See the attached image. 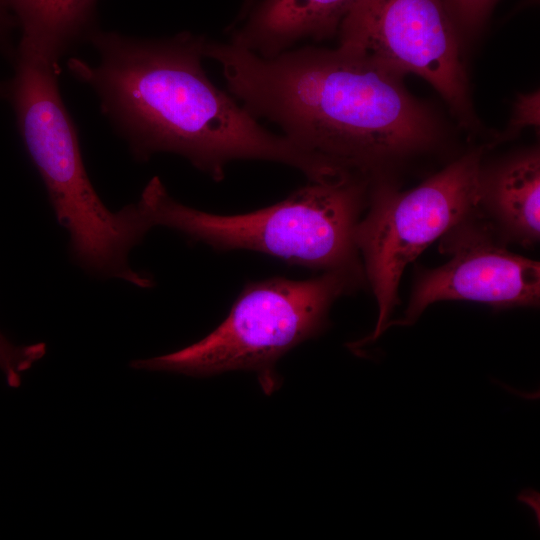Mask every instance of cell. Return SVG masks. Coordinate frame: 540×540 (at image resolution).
Listing matches in <instances>:
<instances>
[{"label": "cell", "mask_w": 540, "mask_h": 540, "mask_svg": "<svg viewBox=\"0 0 540 540\" xmlns=\"http://www.w3.org/2000/svg\"><path fill=\"white\" fill-rule=\"evenodd\" d=\"M203 53L228 92L313 155L330 180L399 184L402 172L448 148L445 124L410 94L405 75L361 52L304 46L262 57L206 39Z\"/></svg>", "instance_id": "1"}, {"label": "cell", "mask_w": 540, "mask_h": 540, "mask_svg": "<svg viewBox=\"0 0 540 540\" xmlns=\"http://www.w3.org/2000/svg\"><path fill=\"white\" fill-rule=\"evenodd\" d=\"M87 40L98 63L71 57L67 68L96 92L102 113L138 161L173 153L222 181L230 163L260 160L295 168L311 182L325 179L313 155L264 128L209 79L202 65L206 37L181 32L142 39L93 29Z\"/></svg>", "instance_id": "2"}, {"label": "cell", "mask_w": 540, "mask_h": 540, "mask_svg": "<svg viewBox=\"0 0 540 540\" xmlns=\"http://www.w3.org/2000/svg\"><path fill=\"white\" fill-rule=\"evenodd\" d=\"M8 95L27 153L58 223L69 233L74 263L91 276L118 278L140 288L151 278L131 268L128 255L152 228L138 203L110 211L92 186L75 124L58 85L59 67L17 48Z\"/></svg>", "instance_id": "3"}, {"label": "cell", "mask_w": 540, "mask_h": 540, "mask_svg": "<svg viewBox=\"0 0 540 540\" xmlns=\"http://www.w3.org/2000/svg\"><path fill=\"white\" fill-rule=\"evenodd\" d=\"M369 190L368 182L353 177L309 181L274 205L219 215L176 201L154 176L138 203L152 228L176 230L216 250H251L323 272L365 277L355 230L367 208Z\"/></svg>", "instance_id": "4"}, {"label": "cell", "mask_w": 540, "mask_h": 540, "mask_svg": "<svg viewBox=\"0 0 540 540\" xmlns=\"http://www.w3.org/2000/svg\"><path fill=\"white\" fill-rule=\"evenodd\" d=\"M365 277L325 271L307 280L273 277L247 284L228 316L203 339L180 350L130 362L133 369L210 377L255 372L267 395L280 386L276 363L328 325L332 304L359 288Z\"/></svg>", "instance_id": "5"}, {"label": "cell", "mask_w": 540, "mask_h": 540, "mask_svg": "<svg viewBox=\"0 0 540 540\" xmlns=\"http://www.w3.org/2000/svg\"><path fill=\"white\" fill-rule=\"evenodd\" d=\"M488 150L487 143L465 150L410 190L395 183L370 187L355 243L378 316L374 330L349 345L353 352L387 329L406 266L477 209L479 172Z\"/></svg>", "instance_id": "6"}, {"label": "cell", "mask_w": 540, "mask_h": 540, "mask_svg": "<svg viewBox=\"0 0 540 540\" xmlns=\"http://www.w3.org/2000/svg\"><path fill=\"white\" fill-rule=\"evenodd\" d=\"M459 31L445 0H357L338 29L339 44L403 75L425 79L459 125L480 128L461 58Z\"/></svg>", "instance_id": "7"}, {"label": "cell", "mask_w": 540, "mask_h": 540, "mask_svg": "<svg viewBox=\"0 0 540 540\" xmlns=\"http://www.w3.org/2000/svg\"><path fill=\"white\" fill-rule=\"evenodd\" d=\"M440 250L450 260L418 273L401 319L387 325L414 324L431 304L468 300L497 309L536 307L540 300V264L506 248L476 209L442 236Z\"/></svg>", "instance_id": "8"}, {"label": "cell", "mask_w": 540, "mask_h": 540, "mask_svg": "<svg viewBox=\"0 0 540 540\" xmlns=\"http://www.w3.org/2000/svg\"><path fill=\"white\" fill-rule=\"evenodd\" d=\"M540 153L538 147L481 164L479 214L505 244L533 246L540 237Z\"/></svg>", "instance_id": "9"}, {"label": "cell", "mask_w": 540, "mask_h": 540, "mask_svg": "<svg viewBox=\"0 0 540 540\" xmlns=\"http://www.w3.org/2000/svg\"><path fill=\"white\" fill-rule=\"evenodd\" d=\"M357 0H263L229 42L262 57H273L299 41H322L338 33Z\"/></svg>", "instance_id": "10"}, {"label": "cell", "mask_w": 540, "mask_h": 540, "mask_svg": "<svg viewBox=\"0 0 540 540\" xmlns=\"http://www.w3.org/2000/svg\"><path fill=\"white\" fill-rule=\"evenodd\" d=\"M2 1L21 28L18 48L52 62L93 30L96 0Z\"/></svg>", "instance_id": "11"}, {"label": "cell", "mask_w": 540, "mask_h": 540, "mask_svg": "<svg viewBox=\"0 0 540 540\" xmlns=\"http://www.w3.org/2000/svg\"><path fill=\"white\" fill-rule=\"evenodd\" d=\"M46 353L43 342L29 345H15L0 332V369L9 387L21 384V373L28 370Z\"/></svg>", "instance_id": "12"}, {"label": "cell", "mask_w": 540, "mask_h": 540, "mask_svg": "<svg viewBox=\"0 0 540 540\" xmlns=\"http://www.w3.org/2000/svg\"><path fill=\"white\" fill-rule=\"evenodd\" d=\"M539 112L540 98L538 90L519 94L514 102L512 114L506 128L501 133L495 134L490 142H487L489 149L513 139L526 127L538 129Z\"/></svg>", "instance_id": "13"}, {"label": "cell", "mask_w": 540, "mask_h": 540, "mask_svg": "<svg viewBox=\"0 0 540 540\" xmlns=\"http://www.w3.org/2000/svg\"><path fill=\"white\" fill-rule=\"evenodd\" d=\"M499 0H445L459 33H478Z\"/></svg>", "instance_id": "14"}, {"label": "cell", "mask_w": 540, "mask_h": 540, "mask_svg": "<svg viewBox=\"0 0 540 540\" xmlns=\"http://www.w3.org/2000/svg\"><path fill=\"white\" fill-rule=\"evenodd\" d=\"M14 17L10 15V11L0 0V49L9 52V32L13 26Z\"/></svg>", "instance_id": "15"}, {"label": "cell", "mask_w": 540, "mask_h": 540, "mask_svg": "<svg viewBox=\"0 0 540 540\" xmlns=\"http://www.w3.org/2000/svg\"><path fill=\"white\" fill-rule=\"evenodd\" d=\"M8 95V85L0 83V97H7Z\"/></svg>", "instance_id": "16"}, {"label": "cell", "mask_w": 540, "mask_h": 540, "mask_svg": "<svg viewBox=\"0 0 540 540\" xmlns=\"http://www.w3.org/2000/svg\"><path fill=\"white\" fill-rule=\"evenodd\" d=\"M253 2L254 0H245L244 4H243V12H247L249 10V8H251V6L253 5Z\"/></svg>", "instance_id": "17"}]
</instances>
